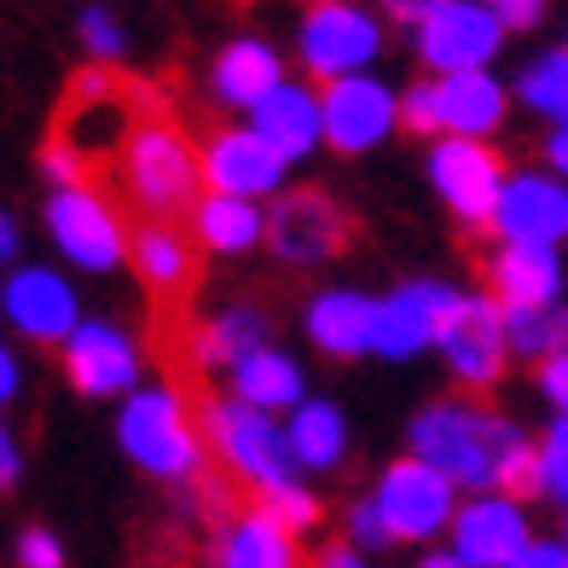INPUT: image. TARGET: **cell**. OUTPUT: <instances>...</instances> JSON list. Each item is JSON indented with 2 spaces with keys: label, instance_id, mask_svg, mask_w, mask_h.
I'll list each match as a JSON object with an SVG mask.
<instances>
[{
  "label": "cell",
  "instance_id": "obj_15",
  "mask_svg": "<svg viewBox=\"0 0 568 568\" xmlns=\"http://www.w3.org/2000/svg\"><path fill=\"white\" fill-rule=\"evenodd\" d=\"M505 41V23L494 18L487 0H447L435 18L418 23V59L435 75H453V70H481L487 59L499 53Z\"/></svg>",
  "mask_w": 568,
  "mask_h": 568
},
{
  "label": "cell",
  "instance_id": "obj_47",
  "mask_svg": "<svg viewBox=\"0 0 568 568\" xmlns=\"http://www.w3.org/2000/svg\"><path fill=\"white\" fill-rule=\"evenodd\" d=\"M562 546H568V516H562Z\"/></svg>",
  "mask_w": 568,
  "mask_h": 568
},
{
  "label": "cell",
  "instance_id": "obj_25",
  "mask_svg": "<svg viewBox=\"0 0 568 568\" xmlns=\"http://www.w3.org/2000/svg\"><path fill=\"white\" fill-rule=\"evenodd\" d=\"M215 568H302V551L262 510H244L232 528L215 534Z\"/></svg>",
  "mask_w": 568,
  "mask_h": 568
},
{
  "label": "cell",
  "instance_id": "obj_10",
  "mask_svg": "<svg viewBox=\"0 0 568 568\" xmlns=\"http://www.w3.org/2000/svg\"><path fill=\"white\" fill-rule=\"evenodd\" d=\"M186 116H192V134H197V151H203V186L210 192L250 197V203L262 192H278L284 158L255 134V128H226L210 111H186Z\"/></svg>",
  "mask_w": 568,
  "mask_h": 568
},
{
  "label": "cell",
  "instance_id": "obj_18",
  "mask_svg": "<svg viewBox=\"0 0 568 568\" xmlns=\"http://www.w3.org/2000/svg\"><path fill=\"white\" fill-rule=\"evenodd\" d=\"M320 111H325V140L359 158L400 122V99H389V88L372 82V75H343V82H325Z\"/></svg>",
  "mask_w": 568,
  "mask_h": 568
},
{
  "label": "cell",
  "instance_id": "obj_24",
  "mask_svg": "<svg viewBox=\"0 0 568 568\" xmlns=\"http://www.w3.org/2000/svg\"><path fill=\"white\" fill-rule=\"evenodd\" d=\"M255 134H262L284 163L314 151V140L325 134V111L314 88H273L262 105H255Z\"/></svg>",
  "mask_w": 568,
  "mask_h": 568
},
{
  "label": "cell",
  "instance_id": "obj_48",
  "mask_svg": "<svg viewBox=\"0 0 568 568\" xmlns=\"http://www.w3.org/2000/svg\"><path fill=\"white\" fill-rule=\"evenodd\" d=\"M302 568H320V562H307V557H302Z\"/></svg>",
  "mask_w": 568,
  "mask_h": 568
},
{
  "label": "cell",
  "instance_id": "obj_31",
  "mask_svg": "<svg viewBox=\"0 0 568 568\" xmlns=\"http://www.w3.org/2000/svg\"><path fill=\"white\" fill-rule=\"evenodd\" d=\"M250 510H262L267 523H278L284 534H296V528H314L320 523V499L314 494H302V487H262V494H250Z\"/></svg>",
  "mask_w": 568,
  "mask_h": 568
},
{
  "label": "cell",
  "instance_id": "obj_40",
  "mask_svg": "<svg viewBox=\"0 0 568 568\" xmlns=\"http://www.w3.org/2000/svg\"><path fill=\"white\" fill-rule=\"evenodd\" d=\"M23 389V366H18V354L7 348V337H0V406H12Z\"/></svg>",
  "mask_w": 568,
  "mask_h": 568
},
{
  "label": "cell",
  "instance_id": "obj_11",
  "mask_svg": "<svg viewBox=\"0 0 568 568\" xmlns=\"http://www.w3.org/2000/svg\"><path fill=\"white\" fill-rule=\"evenodd\" d=\"M377 516L383 528H389V539H400V546H412V539H435L442 528H453V481L435 470V464L424 458H400L383 470L377 481Z\"/></svg>",
  "mask_w": 568,
  "mask_h": 568
},
{
  "label": "cell",
  "instance_id": "obj_23",
  "mask_svg": "<svg viewBox=\"0 0 568 568\" xmlns=\"http://www.w3.org/2000/svg\"><path fill=\"white\" fill-rule=\"evenodd\" d=\"M273 88H278V53H273L267 41H232V47H221V59L210 64L215 105L255 111Z\"/></svg>",
  "mask_w": 568,
  "mask_h": 568
},
{
  "label": "cell",
  "instance_id": "obj_19",
  "mask_svg": "<svg viewBox=\"0 0 568 568\" xmlns=\"http://www.w3.org/2000/svg\"><path fill=\"white\" fill-rule=\"evenodd\" d=\"M568 232V186L551 174H516L499 192L494 239L505 244H551Z\"/></svg>",
  "mask_w": 568,
  "mask_h": 568
},
{
  "label": "cell",
  "instance_id": "obj_35",
  "mask_svg": "<svg viewBox=\"0 0 568 568\" xmlns=\"http://www.w3.org/2000/svg\"><path fill=\"white\" fill-rule=\"evenodd\" d=\"M18 562L23 568H64V546L47 528H30V534L18 539Z\"/></svg>",
  "mask_w": 568,
  "mask_h": 568
},
{
  "label": "cell",
  "instance_id": "obj_29",
  "mask_svg": "<svg viewBox=\"0 0 568 568\" xmlns=\"http://www.w3.org/2000/svg\"><path fill=\"white\" fill-rule=\"evenodd\" d=\"M505 343L510 354L523 359H551V354H568V307H510L505 314Z\"/></svg>",
  "mask_w": 568,
  "mask_h": 568
},
{
  "label": "cell",
  "instance_id": "obj_5",
  "mask_svg": "<svg viewBox=\"0 0 568 568\" xmlns=\"http://www.w3.org/2000/svg\"><path fill=\"white\" fill-rule=\"evenodd\" d=\"M359 215L331 186H296L262 215V244L284 267H325L359 244Z\"/></svg>",
  "mask_w": 568,
  "mask_h": 568
},
{
  "label": "cell",
  "instance_id": "obj_6",
  "mask_svg": "<svg viewBox=\"0 0 568 568\" xmlns=\"http://www.w3.org/2000/svg\"><path fill=\"white\" fill-rule=\"evenodd\" d=\"M429 180L435 192L447 197V210L458 215L464 244L476 239H494V215H499V192L510 180V163L499 145H481V140H442L429 151Z\"/></svg>",
  "mask_w": 568,
  "mask_h": 568
},
{
  "label": "cell",
  "instance_id": "obj_1",
  "mask_svg": "<svg viewBox=\"0 0 568 568\" xmlns=\"http://www.w3.org/2000/svg\"><path fill=\"white\" fill-rule=\"evenodd\" d=\"M105 192L134 210L140 221H174L186 226L197 197H203V151L192 134V116L174 93L151 82V99L140 122L128 128V140L116 151V163L105 174Z\"/></svg>",
  "mask_w": 568,
  "mask_h": 568
},
{
  "label": "cell",
  "instance_id": "obj_8",
  "mask_svg": "<svg viewBox=\"0 0 568 568\" xmlns=\"http://www.w3.org/2000/svg\"><path fill=\"white\" fill-rule=\"evenodd\" d=\"M47 232L70 267L111 273L128 262V210L105 186H70L47 197Z\"/></svg>",
  "mask_w": 568,
  "mask_h": 568
},
{
  "label": "cell",
  "instance_id": "obj_36",
  "mask_svg": "<svg viewBox=\"0 0 568 568\" xmlns=\"http://www.w3.org/2000/svg\"><path fill=\"white\" fill-rule=\"evenodd\" d=\"M348 534L359 539V546H389V528H383V516H377L372 499L348 505Z\"/></svg>",
  "mask_w": 568,
  "mask_h": 568
},
{
  "label": "cell",
  "instance_id": "obj_43",
  "mask_svg": "<svg viewBox=\"0 0 568 568\" xmlns=\"http://www.w3.org/2000/svg\"><path fill=\"white\" fill-rule=\"evenodd\" d=\"M18 470H23V458H18V442H12V429L0 424V494L18 481Z\"/></svg>",
  "mask_w": 568,
  "mask_h": 568
},
{
  "label": "cell",
  "instance_id": "obj_3",
  "mask_svg": "<svg viewBox=\"0 0 568 568\" xmlns=\"http://www.w3.org/2000/svg\"><path fill=\"white\" fill-rule=\"evenodd\" d=\"M192 424L203 435V453H210L221 470L244 487V494H262V487H291L296 481V453L273 429L267 412H255L244 400H226V395H203L192 406Z\"/></svg>",
  "mask_w": 568,
  "mask_h": 568
},
{
  "label": "cell",
  "instance_id": "obj_7",
  "mask_svg": "<svg viewBox=\"0 0 568 568\" xmlns=\"http://www.w3.org/2000/svg\"><path fill=\"white\" fill-rule=\"evenodd\" d=\"M435 343H442V359L458 383V395H494L505 383V366H510V343H505V307L494 296H453L442 331H435Z\"/></svg>",
  "mask_w": 568,
  "mask_h": 568
},
{
  "label": "cell",
  "instance_id": "obj_16",
  "mask_svg": "<svg viewBox=\"0 0 568 568\" xmlns=\"http://www.w3.org/2000/svg\"><path fill=\"white\" fill-rule=\"evenodd\" d=\"M64 377L82 395H93V400L134 395L140 343L128 337L122 325H111V320H82V325L70 331V343H64Z\"/></svg>",
  "mask_w": 568,
  "mask_h": 568
},
{
  "label": "cell",
  "instance_id": "obj_39",
  "mask_svg": "<svg viewBox=\"0 0 568 568\" xmlns=\"http://www.w3.org/2000/svg\"><path fill=\"white\" fill-rule=\"evenodd\" d=\"M510 568H568V546H562V539H534V546L516 557Z\"/></svg>",
  "mask_w": 568,
  "mask_h": 568
},
{
  "label": "cell",
  "instance_id": "obj_4",
  "mask_svg": "<svg viewBox=\"0 0 568 568\" xmlns=\"http://www.w3.org/2000/svg\"><path fill=\"white\" fill-rule=\"evenodd\" d=\"M116 435H122V453L134 458L145 476H158V481H192L203 470V458H210L186 400H180L169 383L128 395Z\"/></svg>",
  "mask_w": 568,
  "mask_h": 568
},
{
  "label": "cell",
  "instance_id": "obj_28",
  "mask_svg": "<svg viewBox=\"0 0 568 568\" xmlns=\"http://www.w3.org/2000/svg\"><path fill=\"white\" fill-rule=\"evenodd\" d=\"M284 442H291L296 464H307V470H337V464H343V442H348V435H343V412L325 406V400H302Z\"/></svg>",
  "mask_w": 568,
  "mask_h": 568
},
{
  "label": "cell",
  "instance_id": "obj_13",
  "mask_svg": "<svg viewBox=\"0 0 568 568\" xmlns=\"http://www.w3.org/2000/svg\"><path fill=\"white\" fill-rule=\"evenodd\" d=\"M470 255V273L481 284V296H494L505 314L510 307H551L557 291H562V267L551 244H464Z\"/></svg>",
  "mask_w": 568,
  "mask_h": 568
},
{
  "label": "cell",
  "instance_id": "obj_33",
  "mask_svg": "<svg viewBox=\"0 0 568 568\" xmlns=\"http://www.w3.org/2000/svg\"><path fill=\"white\" fill-rule=\"evenodd\" d=\"M539 481H546V494L568 505V418H557L546 429V442H539Z\"/></svg>",
  "mask_w": 568,
  "mask_h": 568
},
{
  "label": "cell",
  "instance_id": "obj_45",
  "mask_svg": "<svg viewBox=\"0 0 568 568\" xmlns=\"http://www.w3.org/2000/svg\"><path fill=\"white\" fill-rule=\"evenodd\" d=\"M320 568H366V562H359V557H354L348 546H331V551L320 557Z\"/></svg>",
  "mask_w": 568,
  "mask_h": 568
},
{
  "label": "cell",
  "instance_id": "obj_21",
  "mask_svg": "<svg viewBox=\"0 0 568 568\" xmlns=\"http://www.w3.org/2000/svg\"><path fill=\"white\" fill-rule=\"evenodd\" d=\"M435 122L447 140H481L505 122V88L487 70L435 75Z\"/></svg>",
  "mask_w": 568,
  "mask_h": 568
},
{
  "label": "cell",
  "instance_id": "obj_34",
  "mask_svg": "<svg viewBox=\"0 0 568 568\" xmlns=\"http://www.w3.org/2000/svg\"><path fill=\"white\" fill-rule=\"evenodd\" d=\"M400 128L418 140H435L442 134V122H435V75H418L406 93H400Z\"/></svg>",
  "mask_w": 568,
  "mask_h": 568
},
{
  "label": "cell",
  "instance_id": "obj_17",
  "mask_svg": "<svg viewBox=\"0 0 568 568\" xmlns=\"http://www.w3.org/2000/svg\"><path fill=\"white\" fill-rule=\"evenodd\" d=\"M534 546L528 539V516L505 494H476L453 516V557L464 568H510Z\"/></svg>",
  "mask_w": 568,
  "mask_h": 568
},
{
  "label": "cell",
  "instance_id": "obj_27",
  "mask_svg": "<svg viewBox=\"0 0 568 568\" xmlns=\"http://www.w3.org/2000/svg\"><path fill=\"white\" fill-rule=\"evenodd\" d=\"M192 239L203 250H215V255H239L250 244H262V210H255L250 197H197V210H192Z\"/></svg>",
  "mask_w": 568,
  "mask_h": 568
},
{
  "label": "cell",
  "instance_id": "obj_42",
  "mask_svg": "<svg viewBox=\"0 0 568 568\" xmlns=\"http://www.w3.org/2000/svg\"><path fill=\"white\" fill-rule=\"evenodd\" d=\"M539 158H546L557 174H568V122H557L546 140H539Z\"/></svg>",
  "mask_w": 568,
  "mask_h": 568
},
{
  "label": "cell",
  "instance_id": "obj_26",
  "mask_svg": "<svg viewBox=\"0 0 568 568\" xmlns=\"http://www.w3.org/2000/svg\"><path fill=\"white\" fill-rule=\"evenodd\" d=\"M232 400H244L255 412H291L302 406V372L273 348H255L232 366Z\"/></svg>",
  "mask_w": 568,
  "mask_h": 568
},
{
  "label": "cell",
  "instance_id": "obj_22",
  "mask_svg": "<svg viewBox=\"0 0 568 568\" xmlns=\"http://www.w3.org/2000/svg\"><path fill=\"white\" fill-rule=\"evenodd\" d=\"M372 325H377V302L354 296V291H325L307 302V337L331 359H359L372 348Z\"/></svg>",
  "mask_w": 568,
  "mask_h": 568
},
{
  "label": "cell",
  "instance_id": "obj_46",
  "mask_svg": "<svg viewBox=\"0 0 568 568\" xmlns=\"http://www.w3.org/2000/svg\"><path fill=\"white\" fill-rule=\"evenodd\" d=\"M418 568H464V562H458V557H453V551H435V557H424V562H418Z\"/></svg>",
  "mask_w": 568,
  "mask_h": 568
},
{
  "label": "cell",
  "instance_id": "obj_12",
  "mask_svg": "<svg viewBox=\"0 0 568 568\" xmlns=\"http://www.w3.org/2000/svg\"><path fill=\"white\" fill-rule=\"evenodd\" d=\"M377 18L348 7V0H314L302 18V64L314 82H343L359 64L377 59Z\"/></svg>",
  "mask_w": 568,
  "mask_h": 568
},
{
  "label": "cell",
  "instance_id": "obj_9",
  "mask_svg": "<svg viewBox=\"0 0 568 568\" xmlns=\"http://www.w3.org/2000/svg\"><path fill=\"white\" fill-rule=\"evenodd\" d=\"M128 262L151 291V314H192L203 284V244L192 239V226L134 221L128 226Z\"/></svg>",
  "mask_w": 568,
  "mask_h": 568
},
{
  "label": "cell",
  "instance_id": "obj_41",
  "mask_svg": "<svg viewBox=\"0 0 568 568\" xmlns=\"http://www.w3.org/2000/svg\"><path fill=\"white\" fill-rule=\"evenodd\" d=\"M442 7H447V0H389V18H395V23H412V30H418V23H424V18H435Z\"/></svg>",
  "mask_w": 568,
  "mask_h": 568
},
{
  "label": "cell",
  "instance_id": "obj_32",
  "mask_svg": "<svg viewBox=\"0 0 568 568\" xmlns=\"http://www.w3.org/2000/svg\"><path fill=\"white\" fill-rule=\"evenodd\" d=\"M82 47L93 53V64H116L128 53V36H122V23L105 7H88L82 12Z\"/></svg>",
  "mask_w": 568,
  "mask_h": 568
},
{
  "label": "cell",
  "instance_id": "obj_14",
  "mask_svg": "<svg viewBox=\"0 0 568 568\" xmlns=\"http://www.w3.org/2000/svg\"><path fill=\"white\" fill-rule=\"evenodd\" d=\"M0 314H7L18 337L64 348L70 331L82 325V302H75L64 273H53V267H12L7 284H0Z\"/></svg>",
  "mask_w": 568,
  "mask_h": 568
},
{
  "label": "cell",
  "instance_id": "obj_2",
  "mask_svg": "<svg viewBox=\"0 0 568 568\" xmlns=\"http://www.w3.org/2000/svg\"><path fill=\"white\" fill-rule=\"evenodd\" d=\"M523 442L528 435L505 412L481 406L476 395H458V389L412 418V458L435 464L453 487H476V494H494L505 458Z\"/></svg>",
  "mask_w": 568,
  "mask_h": 568
},
{
  "label": "cell",
  "instance_id": "obj_20",
  "mask_svg": "<svg viewBox=\"0 0 568 568\" xmlns=\"http://www.w3.org/2000/svg\"><path fill=\"white\" fill-rule=\"evenodd\" d=\"M453 284H406V291H395L389 302H377V325H372V348L389 354V359H406L418 354L424 343H435V331H442L447 307H453Z\"/></svg>",
  "mask_w": 568,
  "mask_h": 568
},
{
  "label": "cell",
  "instance_id": "obj_37",
  "mask_svg": "<svg viewBox=\"0 0 568 568\" xmlns=\"http://www.w3.org/2000/svg\"><path fill=\"white\" fill-rule=\"evenodd\" d=\"M539 389H546V400L568 418V354H551V359H539Z\"/></svg>",
  "mask_w": 568,
  "mask_h": 568
},
{
  "label": "cell",
  "instance_id": "obj_30",
  "mask_svg": "<svg viewBox=\"0 0 568 568\" xmlns=\"http://www.w3.org/2000/svg\"><path fill=\"white\" fill-rule=\"evenodd\" d=\"M516 93H523L534 111H546V116L568 122V53H551V59H539L534 70H523Z\"/></svg>",
  "mask_w": 568,
  "mask_h": 568
},
{
  "label": "cell",
  "instance_id": "obj_38",
  "mask_svg": "<svg viewBox=\"0 0 568 568\" xmlns=\"http://www.w3.org/2000/svg\"><path fill=\"white\" fill-rule=\"evenodd\" d=\"M487 7H494V18L505 30H534V23L546 18V0H487Z\"/></svg>",
  "mask_w": 568,
  "mask_h": 568
},
{
  "label": "cell",
  "instance_id": "obj_44",
  "mask_svg": "<svg viewBox=\"0 0 568 568\" xmlns=\"http://www.w3.org/2000/svg\"><path fill=\"white\" fill-rule=\"evenodd\" d=\"M0 267H18V221L0 210Z\"/></svg>",
  "mask_w": 568,
  "mask_h": 568
}]
</instances>
